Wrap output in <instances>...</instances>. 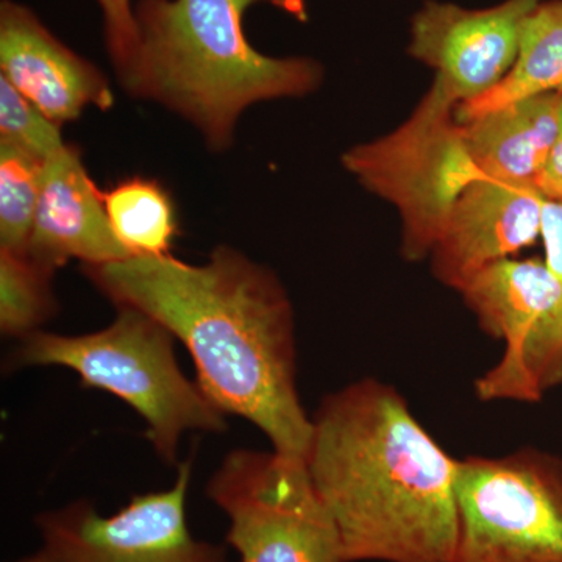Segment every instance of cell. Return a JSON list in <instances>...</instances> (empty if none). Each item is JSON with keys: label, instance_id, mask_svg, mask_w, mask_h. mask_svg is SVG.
Here are the masks:
<instances>
[{"label": "cell", "instance_id": "1", "mask_svg": "<svg viewBox=\"0 0 562 562\" xmlns=\"http://www.w3.org/2000/svg\"><path fill=\"white\" fill-rule=\"evenodd\" d=\"M81 273L116 308L147 314L183 342L195 382L222 413L305 460L313 424L299 395L294 308L268 266L217 246L203 265L171 254L81 265Z\"/></svg>", "mask_w": 562, "mask_h": 562}, {"label": "cell", "instance_id": "2", "mask_svg": "<svg viewBox=\"0 0 562 562\" xmlns=\"http://www.w3.org/2000/svg\"><path fill=\"white\" fill-rule=\"evenodd\" d=\"M305 464L346 562H453L458 460L391 384L362 379L312 416Z\"/></svg>", "mask_w": 562, "mask_h": 562}, {"label": "cell", "instance_id": "3", "mask_svg": "<svg viewBox=\"0 0 562 562\" xmlns=\"http://www.w3.org/2000/svg\"><path fill=\"white\" fill-rule=\"evenodd\" d=\"M284 0H139L131 61L117 72L133 99L165 106L201 133L206 149H232L244 111L255 103L301 99L324 81L308 57H269L251 46V7Z\"/></svg>", "mask_w": 562, "mask_h": 562}, {"label": "cell", "instance_id": "4", "mask_svg": "<svg viewBox=\"0 0 562 562\" xmlns=\"http://www.w3.org/2000/svg\"><path fill=\"white\" fill-rule=\"evenodd\" d=\"M172 333L147 314L117 308L116 319L88 335L36 331L22 339L10 368L61 366L81 386L116 395L146 422L147 439L166 464H176L187 431L227 430L225 414L181 371Z\"/></svg>", "mask_w": 562, "mask_h": 562}, {"label": "cell", "instance_id": "5", "mask_svg": "<svg viewBox=\"0 0 562 562\" xmlns=\"http://www.w3.org/2000/svg\"><path fill=\"white\" fill-rule=\"evenodd\" d=\"M457 109L430 87L395 131L342 154L346 171L398 211L401 251L409 262L430 257L454 202L482 179Z\"/></svg>", "mask_w": 562, "mask_h": 562}, {"label": "cell", "instance_id": "6", "mask_svg": "<svg viewBox=\"0 0 562 562\" xmlns=\"http://www.w3.org/2000/svg\"><path fill=\"white\" fill-rule=\"evenodd\" d=\"M453 562H562V458L525 447L458 460Z\"/></svg>", "mask_w": 562, "mask_h": 562}, {"label": "cell", "instance_id": "7", "mask_svg": "<svg viewBox=\"0 0 562 562\" xmlns=\"http://www.w3.org/2000/svg\"><path fill=\"white\" fill-rule=\"evenodd\" d=\"M205 492L227 516V543L241 562H346L305 460L273 449L232 450Z\"/></svg>", "mask_w": 562, "mask_h": 562}, {"label": "cell", "instance_id": "8", "mask_svg": "<svg viewBox=\"0 0 562 562\" xmlns=\"http://www.w3.org/2000/svg\"><path fill=\"white\" fill-rule=\"evenodd\" d=\"M501 361L475 380L482 402H541L562 383V279L546 261L502 260L460 291Z\"/></svg>", "mask_w": 562, "mask_h": 562}, {"label": "cell", "instance_id": "9", "mask_svg": "<svg viewBox=\"0 0 562 562\" xmlns=\"http://www.w3.org/2000/svg\"><path fill=\"white\" fill-rule=\"evenodd\" d=\"M192 457L177 464L169 490L149 492L111 516L77 501L36 516L49 562H228L225 547L199 541L187 520Z\"/></svg>", "mask_w": 562, "mask_h": 562}, {"label": "cell", "instance_id": "10", "mask_svg": "<svg viewBox=\"0 0 562 562\" xmlns=\"http://www.w3.org/2000/svg\"><path fill=\"white\" fill-rule=\"evenodd\" d=\"M542 0L464 9L427 0L409 24L408 54L435 70L431 87L454 105L490 92L516 65L525 21Z\"/></svg>", "mask_w": 562, "mask_h": 562}, {"label": "cell", "instance_id": "11", "mask_svg": "<svg viewBox=\"0 0 562 562\" xmlns=\"http://www.w3.org/2000/svg\"><path fill=\"white\" fill-rule=\"evenodd\" d=\"M543 199L532 183L472 181L428 257L432 277L460 292L483 269L535 244L541 238Z\"/></svg>", "mask_w": 562, "mask_h": 562}, {"label": "cell", "instance_id": "12", "mask_svg": "<svg viewBox=\"0 0 562 562\" xmlns=\"http://www.w3.org/2000/svg\"><path fill=\"white\" fill-rule=\"evenodd\" d=\"M0 76L61 127L90 106L109 111L114 105L103 70L14 0L0 3Z\"/></svg>", "mask_w": 562, "mask_h": 562}, {"label": "cell", "instance_id": "13", "mask_svg": "<svg viewBox=\"0 0 562 562\" xmlns=\"http://www.w3.org/2000/svg\"><path fill=\"white\" fill-rule=\"evenodd\" d=\"M25 254L54 273L70 260L103 265L131 257L114 236L103 192L95 187L74 144H66L44 162L38 206Z\"/></svg>", "mask_w": 562, "mask_h": 562}, {"label": "cell", "instance_id": "14", "mask_svg": "<svg viewBox=\"0 0 562 562\" xmlns=\"http://www.w3.org/2000/svg\"><path fill=\"white\" fill-rule=\"evenodd\" d=\"M561 109L562 90L547 91L462 122L482 177L536 184L557 143Z\"/></svg>", "mask_w": 562, "mask_h": 562}, {"label": "cell", "instance_id": "15", "mask_svg": "<svg viewBox=\"0 0 562 562\" xmlns=\"http://www.w3.org/2000/svg\"><path fill=\"white\" fill-rule=\"evenodd\" d=\"M562 90V0H542L525 21L516 65L490 92L457 109L468 122L514 101Z\"/></svg>", "mask_w": 562, "mask_h": 562}, {"label": "cell", "instance_id": "16", "mask_svg": "<svg viewBox=\"0 0 562 562\" xmlns=\"http://www.w3.org/2000/svg\"><path fill=\"white\" fill-rule=\"evenodd\" d=\"M106 214L117 241L131 257L171 255L179 236L176 202L165 184L132 176L103 192Z\"/></svg>", "mask_w": 562, "mask_h": 562}, {"label": "cell", "instance_id": "17", "mask_svg": "<svg viewBox=\"0 0 562 562\" xmlns=\"http://www.w3.org/2000/svg\"><path fill=\"white\" fill-rule=\"evenodd\" d=\"M55 273L27 254L0 249V330L7 338L25 339L41 331L58 312L52 290Z\"/></svg>", "mask_w": 562, "mask_h": 562}, {"label": "cell", "instance_id": "18", "mask_svg": "<svg viewBox=\"0 0 562 562\" xmlns=\"http://www.w3.org/2000/svg\"><path fill=\"white\" fill-rule=\"evenodd\" d=\"M44 162L29 151L0 144V249L27 251Z\"/></svg>", "mask_w": 562, "mask_h": 562}, {"label": "cell", "instance_id": "19", "mask_svg": "<svg viewBox=\"0 0 562 562\" xmlns=\"http://www.w3.org/2000/svg\"><path fill=\"white\" fill-rule=\"evenodd\" d=\"M0 144L18 147L47 160L66 146L61 125L0 76Z\"/></svg>", "mask_w": 562, "mask_h": 562}, {"label": "cell", "instance_id": "20", "mask_svg": "<svg viewBox=\"0 0 562 562\" xmlns=\"http://www.w3.org/2000/svg\"><path fill=\"white\" fill-rule=\"evenodd\" d=\"M102 10L103 31L114 72H121L131 61L138 40L135 9L132 0H98Z\"/></svg>", "mask_w": 562, "mask_h": 562}, {"label": "cell", "instance_id": "21", "mask_svg": "<svg viewBox=\"0 0 562 562\" xmlns=\"http://www.w3.org/2000/svg\"><path fill=\"white\" fill-rule=\"evenodd\" d=\"M541 238L546 247V265L562 279V202L543 199Z\"/></svg>", "mask_w": 562, "mask_h": 562}, {"label": "cell", "instance_id": "22", "mask_svg": "<svg viewBox=\"0 0 562 562\" xmlns=\"http://www.w3.org/2000/svg\"><path fill=\"white\" fill-rule=\"evenodd\" d=\"M536 187L542 192L543 198L552 199V201L562 202V109H561V127L558 133L557 143H554L552 154Z\"/></svg>", "mask_w": 562, "mask_h": 562}, {"label": "cell", "instance_id": "23", "mask_svg": "<svg viewBox=\"0 0 562 562\" xmlns=\"http://www.w3.org/2000/svg\"><path fill=\"white\" fill-rule=\"evenodd\" d=\"M13 562H49L47 561V558L44 557V553L40 552L35 554H31V557L21 558V560L13 561Z\"/></svg>", "mask_w": 562, "mask_h": 562}]
</instances>
